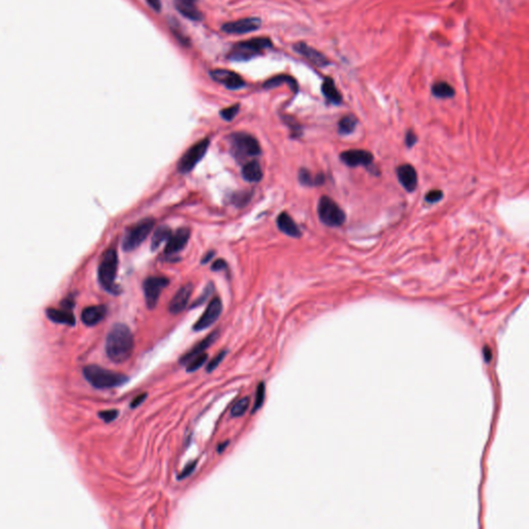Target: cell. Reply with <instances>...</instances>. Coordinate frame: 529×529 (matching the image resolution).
<instances>
[{
    "label": "cell",
    "mask_w": 529,
    "mask_h": 529,
    "mask_svg": "<svg viewBox=\"0 0 529 529\" xmlns=\"http://www.w3.org/2000/svg\"><path fill=\"white\" fill-rule=\"evenodd\" d=\"M135 347L134 335L124 323H116L110 330L106 339V354L117 364L128 361Z\"/></svg>",
    "instance_id": "1"
},
{
    "label": "cell",
    "mask_w": 529,
    "mask_h": 529,
    "mask_svg": "<svg viewBox=\"0 0 529 529\" xmlns=\"http://www.w3.org/2000/svg\"><path fill=\"white\" fill-rule=\"evenodd\" d=\"M86 381L96 389H112L128 383L129 377L122 373L114 372L96 365L86 366L83 370Z\"/></svg>",
    "instance_id": "2"
},
{
    "label": "cell",
    "mask_w": 529,
    "mask_h": 529,
    "mask_svg": "<svg viewBox=\"0 0 529 529\" xmlns=\"http://www.w3.org/2000/svg\"><path fill=\"white\" fill-rule=\"evenodd\" d=\"M272 47L271 39L268 37H256L236 44L228 54V59L232 61H247Z\"/></svg>",
    "instance_id": "3"
},
{
    "label": "cell",
    "mask_w": 529,
    "mask_h": 529,
    "mask_svg": "<svg viewBox=\"0 0 529 529\" xmlns=\"http://www.w3.org/2000/svg\"><path fill=\"white\" fill-rule=\"evenodd\" d=\"M118 269V256L115 249H109L105 253L98 267V280L102 287L111 294H118L119 289L116 286L115 279Z\"/></svg>",
    "instance_id": "4"
},
{
    "label": "cell",
    "mask_w": 529,
    "mask_h": 529,
    "mask_svg": "<svg viewBox=\"0 0 529 529\" xmlns=\"http://www.w3.org/2000/svg\"><path fill=\"white\" fill-rule=\"evenodd\" d=\"M317 214L320 221L330 228H339L346 219L344 211L337 205L335 200L327 195H323L319 198Z\"/></svg>",
    "instance_id": "5"
},
{
    "label": "cell",
    "mask_w": 529,
    "mask_h": 529,
    "mask_svg": "<svg viewBox=\"0 0 529 529\" xmlns=\"http://www.w3.org/2000/svg\"><path fill=\"white\" fill-rule=\"evenodd\" d=\"M231 148L237 159H245L261 154L259 141L246 133H236L230 136Z\"/></svg>",
    "instance_id": "6"
},
{
    "label": "cell",
    "mask_w": 529,
    "mask_h": 529,
    "mask_svg": "<svg viewBox=\"0 0 529 529\" xmlns=\"http://www.w3.org/2000/svg\"><path fill=\"white\" fill-rule=\"evenodd\" d=\"M155 221L152 218H144L134 226L130 228L124 235L122 248L124 251L130 253L138 248L144 240L149 236L154 228Z\"/></svg>",
    "instance_id": "7"
},
{
    "label": "cell",
    "mask_w": 529,
    "mask_h": 529,
    "mask_svg": "<svg viewBox=\"0 0 529 529\" xmlns=\"http://www.w3.org/2000/svg\"><path fill=\"white\" fill-rule=\"evenodd\" d=\"M210 145L209 139H204L190 147L178 162V171L182 174L189 173L205 156Z\"/></svg>",
    "instance_id": "8"
},
{
    "label": "cell",
    "mask_w": 529,
    "mask_h": 529,
    "mask_svg": "<svg viewBox=\"0 0 529 529\" xmlns=\"http://www.w3.org/2000/svg\"><path fill=\"white\" fill-rule=\"evenodd\" d=\"M169 282L168 278L159 276H150L145 279L143 282V291L148 308L153 309L156 306L160 294L168 287Z\"/></svg>",
    "instance_id": "9"
},
{
    "label": "cell",
    "mask_w": 529,
    "mask_h": 529,
    "mask_svg": "<svg viewBox=\"0 0 529 529\" xmlns=\"http://www.w3.org/2000/svg\"><path fill=\"white\" fill-rule=\"evenodd\" d=\"M222 312V302L219 298H214L211 300L209 305L207 306L204 313L197 319V321L193 325V331L199 332L205 329H208L209 327L219 318L220 314Z\"/></svg>",
    "instance_id": "10"
},
{
    "label": "cell",
    "mask_w": 529,
    "mask_h": 529,
    "mask_svg": "<svg viewBox=\"0 0 529 529\" xmlns=\"http://www.w3.org/2000/svg\"><path fill=\"white\" fill-rule=\"evenodd\" d=\"M340 159L344 165L355 168V167H369L372 165L374 156L371 152L362 150V149H351L341 153Z\"/></svg>",
    "instance_id": "11"
},
{
    "label": "cell",
    "mask_w": 529,
    "mask_h": 529,
    "mask_svg": "<svg viewBox=\"0 0 529 529\" xmlns=\"http://www.w3.org/2000/svg\"><path fill=\"white\" fill-rule=\"evenodd\" d=\"M262 21L259 18H246L234 22L224 23L221 30L228 34H245L258 30Z\"/></svg>",
    "instance_id": "12"
},
{
    "label": "cell",
    "mask_w": 529,
    "mask_h": 529,
    "mask_svg": "<svg viewBox=\"0 0 529 529\" xmlns=\"http://www.w3.org/2000/svg\"><path fill=\"white\" fill-rule=\"evenodd\" d=\"M211 78L230 90H238L245 86L244 80L236 72L226 69H214L210 71Z\"/></svg>",
    "instance_id": "13"
},
{
    "label": "cell",
    "mask_w": 529,
    "mask_h": 529,
    "mask_svg": "<svg viewBox=\"0 0 529 529\" xmlns=\"http://www.w3.org/2000/svg\"><path fill=\"white\" fill-rule=\"evenodd\" d=\"M294 50L297 53H299L301 56H303L307 60H309L312 64H314L318 67H325L331 63L330 60L327 58V56H324L321 52L310 47L306 43L300 42V43L295 44Z\"/></svg>",
    "instance_id": "14"
},
{
    "label": "cell",
    "mask_w": 529,
    "mask_h": 529,
    "mask_svg": "<svg viewBox=\"0 0 529 529\" xmlns=\"http://www.w3.org/2000/svg\"><path fill=\"white\" fill-rule=\"evenodd\" d=\"M396 174L399 183L405 190H408L409 192L416 190L418 186V174L412 165L404 164L399 166L396 169Z\"/></svg>",
    "instance_id": "15"
},
{
    "label": "cell",
    "mask_w": 529,
    "mask_h": 529,
    "mask_svg": "<svg viewBox=\"0 0 529 529\" xmlns=\"http://www.w3.org/2000/svg\"><path fill=\"white\" fill-rule=\"evenodd\" d=\"M189 237L190 230L188 228H181L174 235H171L165 248L166 255H174L183 250L187 245Z\"/></svg>",
    "instance_id": "16"
},
{
    "label": "cell",
    "mask_w": 529,
    "mask_h": 529,
    "mask_svg": "<svg viewBox=\"0 0 529 529\" xmlns=\"http://www.w3.org/2000/svg\"><path fill=\"white\" fill-rule=\"evenodd\" d=\"M192 290L193 287L191 283L184 284L182 288H180L169 304V311L173 314H178L182 312L186 308L190 300Z\"/></svg>",
    "instance_id": "17"
},
{
    "label": "cell",
    "mask_w": 529,
    "mask_h": 529,
    "mask_svg": "<svg viewBox=\"0 0 529 529\" xmlns=\"http://www.w3.org/2000/svg\"><path fill=\"white\" fill-rule=\"evenodd\" d=\"M218 335H219L218 330H215L214 332L209 334L206 338H204L197 344H195L189 351H187L185 355H183V357L180 359L181 365H186V363H188L192 358L204 352L208 347H210L216 341V339L218 338Z\"/></svg>",
    "instance_id": "18"
},
{
    "label": "cell",
    "mask_w": 529,
    "mask_h": 529,
    "mask_svg": "<svg viewBox=\"0 0 529 529\" xmlns=\"http://www.w3.org/2000/svg\"><path fill=\"white\" fill-rule=\"evenodd\" d=\"M175 8L185 18L191 21L203 20V14L196 7V0H175Z\"/></svg>",
    "instance_id": "19"
},
{
    "label": "cell",
    "mask_w": 529,
    "mask_h": 529,
    "mask_svg": "<svg viewBox=\"0 0 529 529\" xmlns=\"http://www.w3.org/2000/svg\"><path fill=\"white\" fill-rule=\"evenodd\" d=\"M107 314V308L104 305H95V306H89L86 307L82 311V321L88 325V327H93V325L99 323Z\"/></svg>",
    "instance_id": "20"
},
{
    "label": "cell",
    "mask_w": 529,
    "mask_h": 529,
    "mask_svg": "<svg viewBox=\"0 0 529 529\" xmlns=\"http://www.w3.org/2000/svg\"><path fill=\"white\" fill-rule=\"evenodd\" d=\"M277 226L282 233L290 237L299 238L301 236V231L299 226L287 212H282L278 215Z\"/></svg>",
    "instance_id": "21"
},
{
    "label": "cell",
    "mask_w": 529,
    "mask_h": 529,
    "mask_svg": "<svg viewBox=\"0 0 529 529\" xmlns=\"http://www.w3.org/2000/svg\"><path fill=\"white\" fill-rule=\"evenodd\" d=\"M321 93L330 104L332 105H340L342 103V95L337 89L334 80L332 78H324L321 85Z\"/></svg>",
    "instance_id": "22"
},
{
    "label": "cell",
    "mask_w": 529,
    "mask_h": 529,
    "mask_svg": "<svg viewBox=\"0 0 529 529\" xmlns=\"http://www.w3.org/2000/svg\"><path fill=\"white\" fill-rule=\"evenodd\" d=\"M242 177L244 180L251 183L261 181L263 178V170L259 162L256 160L246 162L242 169Z\"/></svg>",
    "instance_id": "23"
},
{
    "label": "cell",
    "mask_w": 529,
    "mask_h": 529,
    "mask_svg": "<svg viewBox=\"0 0 529 529\" xmlns=\"http://www.w3.org/2000/svg\"><path fill=\"white\" fill-rule=\"evenodd\" d=\"M282 84H289L290 87L292 88V90H294L295 92L298 91V84L296 82V80L287 74H279V75H275V77L271 78L264 84V88L271 89V88L278 87Z\"/></svg>",
    "instance_id": "24"
},
{
    "label": "cell",
    "mask_w": 529,
    "mask_h": 529,
    "mask_svg": "<svg viewBox=\"0 0 529 529\" xmlns=\"http://www.w3.org/2000/svg\"><path fill=\"white\" fill-rule=\"evenodd\" d=\"M431 92L435 97L441 99L452 98L455 95V89L449 83L444 82V81H439V82L434 83L432 85Z\"/></svg>",
    "instance_id": "25"
},
{
    "label": "cell",
    "mask_w": 529,
    "mask_h": 529,
    "mask_svg": "<svg viewBox=\"0 0 529 529\" xmlns=\"http://www.w3.org/2000/svg\"><path fill=\"white\" fill-rule=\"evenodd\" d=\"M172 235V232H171V229L167 225H162V226H159L157 228L154 233H153V236H152V240H151V250L154 251L156 249L159 248V246L161 245L162 243H164L165 241H168L169 238L171 237Z\"/></svg>",
    "instance_id": "26"
},
{
    "label": "cell",
    "mask_w": 529,
    "mask_h": 529,
    "mask_svg": "<svg viewBox=\"0 0 529 529\" xmlns=\"http://www.w3.org/2000/svg\"><path fill=\"white\" fill-rule=\"evenodd\" d=\"M299 181L305 186H318L324 183L323 174L313 176L307 169H301L299 172Z\"/></svg>",
    "instance_id": "27"
},
{
    "label": "cell",
    "mask_w": 529,
    "mask_h": 529,
    "mask_svg": "<svg viewBox=\"0 0 529 529\" xmlns=\"http://www.w3.org/2000/svg\"><path fill=\"white\" fill-rule=\"evenodd\" d=\"M47 315L51 320H53L55 322L67 323V324H73L75 322L74 316L66 310H58V309L51 308V309L47 310Z\"/></svg>",
    "instance_id": "28"
},
{
    "label": "cell",
    "mask_w": 529,
    "mask_h": 529,
    "mask_svg": "<svg viewBox=\"0 0 529 529\" xmlns=\"http://www.w3.org/2000/svg\"><path fill=\"white\" fill-rule=\"evenodd\" d=\"M357 123L358 120L354 115H345L338 122V134L340 136L350 135L355 131Z\"/></svg>",
    "instance_id": "29"
},
{
    "label": "cell",
    "mask_w": 529,
    "mask_h": 529,
    "mask_svg": "<svg viewBox=\"0 0 529 529\" xmlns=\"http://www.w3.org/2000/svg\"><path fill=\"white\" fill-rule=\"evenodd\" d=\"M249 404H250L249 397H244V398L238 400L232 408V411H231L232 417H236V418L242 417L248 410Z\"/></svg>",
    "instance_id": "30"
},
{
    "label": "cell",
    "mask_w": 529,
    "mask_h": 529,
    "mask_svg": "<svg viewBox=\"0 0 529 529\" xmlns=\"http://www.w3.org/2000/svg\"><path fill=\"white\" fill-rule=\"evenodd\" d=\"M207 360H208V355L205 354V352H203V354H200V355H198V356L192 358V359L189 361V364H187V368H186V370H187L188 372H194V371H196L197 369H199V368L201 367L203 365L206 364Z\"/></svg>",
    "instance_id": "31"
},
{
    "label": "cell",
    "mask_w": 529,
    "mask_h": 529,
    "mask_svg": "<svg viewBox=\"0 0 529 529\" xmlns=\"http://www.w3.org/2000/svg\"><path fill=\"white\" fill-rule=\"evenodd\" d=\"M265 395H266V388H265V384L264 383H261L259 386H258V389H257V393H256V399H255V404H254V408H253V414L257 413L260 409H262L263 406V403L265 401Z\"/></svg>",
    "instance_id": "32"
},
{
    "label": "cell",
    "mask_w": 529,
    "mask_h": 529,
    "mask_svg": "<svg viewBox=\"0 0 529 529\" xmlns=\"http://www.w3.org/2000/svg\"><path fill=\"white\" fill-rule=\"evenodd\" d=\"M226 354H228L226 350H222V351H220L216 357H214V358L210 361V363L208 364V366H207V369H206L207 372H212L214 369H216V368L218 367V366L220 365V363L224 360Z\"/></svg>",
    "instance_id": "33"
},
{
    "label": "cell",
    "mask_w": 529,
    "mask_h": 529,
    "mask_svg": "<svg viewBox=\"0 0 529 529\" xmlns=\"http://www.w3.org/2000/svg\"><path fill=\"white\" fill-rule=\"evenodd\" d=\"M239 109H240V105H234L232 107H229L226 109H223L220 111V116L226 120V121H232L235 116L238 114L239 112Z\"/></svg>",
    "instance_id": "34"
},
{
    "label": "cell",
    "mask_w": 529,
    "mask_h": 529,
    "mask_svg": "<svg viewBox=\"0 0 529 529\" xmlns=\"http://www.w3.org/2000/svg\"><path fill=\"white\" fill-rule=\"evenodd\" d=\"M443 197V192L439 189H433L426 193L425 200L429 204H434V203L439 201Z\"/></svg>",
    "instance_id": "35"
},
{
    "label": "cell",
    "mask_w": 529,
    "mask_h": 529,
    "mask_svg": "<svg viewBox=\"0 0 529 529\" xmlns=\"http://www.w3.org/2000/svg\"><path fill=\"white\" fill-rule=\"evenodd\" d=\"M212 292H213V286H212V284H208V287L205 289L204 293H203V294H201V295L196 299V301L193 303L192 307H198V306L201 305L203 303H205V302L207 301V299L210 297V295L212 294Z\"/></svg>",
    "instance_id": "36"
},
{
    "label": "cell",
    "mask_w": 529,
    "mask_h": 529,
    "mask_svg": "<svg viewBox=\"0 0 529 529\" xmlns=\"http://www.w3.org/2000/svg\"><path fill=\"white\" fill-rule=\"evenodd\" d=\"M249 198H250V193L238 192L233 195V203L235 205L243 206L244 204H246V203L249 200Z\"/></svg>",
    "instance_id": "37"
},
{
    "label": "cell",
    "mask_w": 529,
    "mask_h": 529,
    "mask_svg": "<svg viewBox=\"0 0 529 529\" xmlns=\"http://www.w3.org/2000/svg\"><path fill=\"white\" fill-rule=\"evenodd\" d=\"M106 423H110V422H113L115 419L118 418L119 416V412L116 411V410H110V411H104V412H100L99 415H98Z\"/></svg>",
    "instance_id": "38"
},
{
    "label": "cell",
    "mask_w": 529,
    "mask_h": 529,
    "mask_svg": "<svg viewBox=\"0 0 529 529\" xmlns=\"http://www.w3.org/2000/svg\"><path fill=\"white\" fill-rule=\"evenodd\" d=\"M418 142V137L417 135L415 134L414 131H409L408 133L405 134V145L406 147L409 148H412L416 145V143Z\"/></svg>",
    "instance_id": "39"
},
{
    "label": "cell",
    "mask_w": 529,
    "mask_h": 529,
    "mask_svg": "<svg viewBox=\"0 0 529 529\" xmlns=\"http://www.w3.org/2000/svg\"><path fill=\"white\" fill-rule=\"evenodd\" d=\"M196 463H197V462L194 461V462H191L190 464H188V465H187V466H186V467L181 471V473L178 475V478H179V480H183V478L189 476V475L194 471V469H195V467H196Z\"/></svg>",
    "instance_id": "40"
},
{
    "label": "cell",
    "mask_w": 529,
    "mask_h": 529,
    "mask_svg": "<svg viewBox=\"0 0 529 529\" xmlns=\"http://www.w3.org/2000/svg\"><path fill=\"white\" fill-rule=\"evenodd\" d=\"M148 6L155 12L159 13L161 11V3L160 0H146Z\"/></svg>",
    "instance_id": "41"
},
{
    "label": "cell",
    "mask_w": 529,
    "mask_h": 529,
    "mask_svg": "<svg viewBox=\"0 0 529 529\" xmlns=\"http://www.w3.org/2000/svg\"><path fill=\"white\" fill-rule=\"evenodd\" d=\"M146 397H147V394H141V395H139L138 397H136V398L133 400L132 404H131V405H132V408H133V409L138 408V406H140V405H141V404L146 400Z\"/></svg>",
    "instance_id": "42"
},
{
    "label": "cell",
    "mask_w": 529,
    "mask_h": 529,
    "mask_svg": "<svg viewBox=\"0 0 529 529\" xmlns=\"http://www.w3.org/2000/svg\"><path fill=\"white\" fill-rule=\"evenodd\" d=\"M226 267H228V265H226V263L223 260H217V261H215L213 263L212 270L213 271H220V270H224Z\"/></svg>",
    "instance_id": "43"
},
{
    "label": "cell",
    "mask_w": 529,
    "mask_h": 529,
    "mask_svg": "<svg viewBox=\"0 0 529 529\" xmlns=\"http://www.w3.org/2000/svg\"><path fill=\"white\" fill-rule=\"evenodd\" d=\"M213 256H214V253H213V251H209V253L206 255L205 258H203V259H201V263H203V264H207L208 262L211 261V259L213 258Z\"/></svg>",
    "instance_id": "44"
}]
</instances>
